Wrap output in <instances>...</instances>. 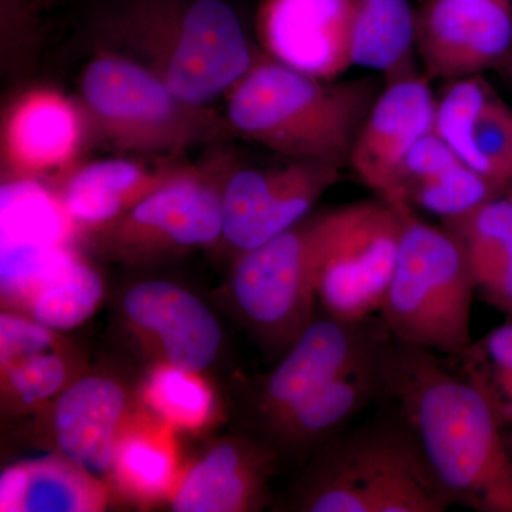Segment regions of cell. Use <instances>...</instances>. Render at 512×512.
<instances>
[{
    "label": "cell",
    "instance_id": "7a4b0ae2",
    "mask_svg": "<svg viewBox=\"0 0 512 512\" xmlns=\"http://www.w3.org/2000/svg\"><path fill=\"white\" fill-rule=\"evenodd\" d=\"M96 35L97 45L143 64L201 106L227 96L256 50L224 0H120L101 13Z\"/></svg>",
    "mask_w": 512,
    "mask_h": 512
},
{
    "label": "cell",
    "instance_id": "484cf974",
    "mask_svg": "<svg viewBox=\"0 0 512 512\" xmlns=\"http://www.w3.org/2000/svg\"><path fill=\"white\" fill-rule=\"evenodd\" d=\"M103 295L99 272L77 255L72 264L50 279L23 306L29 318L55 332H63L92 318Z\"/></svg>",
    "mask_w": 512,
    "mask_h": 512
},
{
    "label": "cell",
    "instance_id": "3957f363",
    "mask_svg": "<svg viewBox=\"0 0 512 512\" xmlns=\"http://www.w3.org/2000/svg\"><path fill=\"white\" fill-rule=\"evenodd\" d=\"M373 76L323 80L298 72L256 47L254 62L225 96L235 136L285 160L346 167L360 128L382 93Z\"/></svg>",
    "mask_w": 512,
    "mask_h": 512
},
{
    "label": "cell",
    "instance_id": "8992f818",
    "mask_svg": "<svg viewBox=\"0 0 512 512\" xmlns=\"http://www.w3.org/2000/svg\"><path fill=\"white\" fill-rule=\"evenodd\" d=\"M476 284L453 232L406 211L380 320L393 339L458 359L473 346Z\"/></svg>",
    "mask_w": 512,
    "mask_h": 512
},
{
    "label": "cell",
    "instance_id": "e0dca14e",
    "mask_svg": "<svg viewBox=\"0 0 512 512\" xmlns=\"http://www.w3.org/2000/svg\"><path fill=\"white\" fill-rule=\"evenodd\" d=\"M437 100L434 130L458 157L497 185L512 178V109L481 74L448 82Z\"/></svg>",
    "mask_w": 512,
    "mask_h": 512
},
{
    "label": "cell",
    "instance_id": "6da1fadb",
    "mask_svg": "<svg viewBox=\"0 0 512 512\" xmlns=\"http://www.w3.org/2000/svg\"><path fill=\"white\" fill-rule=\"evenodd\" d=\"M382 393L399 404L434 476L454 504L512 512V454L483 387L440 355L390 339Z\"/></svg>",
    "mask_w": 512,
    "mask_h": 512
},
{
    "label": "cell",
    "instance_id": "8fae6325",
    "mask_svg": "<svg viewBox=\"0 0 512 512\" xmlns=\"http://www.w3.org/2000/svg\"><path fill=\"white\" fill-rule=\"evenodd\" d=\"M407 210L380 198L359 202L355 217L330 248L320 271L318 302L330 318L362 322L379 313Z\"/></svg>",
    "mask_w": 512,
    "mask_h": 512
},
{
    "label": "cell",
    "instance_id": "ba28073f",
    "mask_svg": "<svg viewBox=\"0 0 512 512\" xmlns=\"http://www.w3.org/2000/svg\"><path fill=\"white\" fill-rule=\"evenodd\" d=\"M241 160L224 144L173 173L110 227L92 235L104 251L123 261L211 247L222 241V197Z\"/></svg>",
    "mask_w": 512,
    "mask_h": 512
},
{
    "label": "cell",
    "instance_id": "836d02e7",
    "mask_svg": "<svg viewBox=\"0 0 512 512\" xmlns=\"http://www.w3.org/2000/svg\"><path fill=\"white\" fill-rule=\"evenodd\" d=\"M55 333L29 316L3 312L0 315V366L55 349Z\"/></svg>",
    "mask_w": 512,
    "mask_h": 512
},
{
    "label": "cell",
    "instance_id": "1f68e13d",
    "mask_svg": "<svg viewBox=\"0 0 512 512\" xmlns=\"http://www.w3.org/2000/svg\"><path fill=\"white\" fill-rule=\"evenodd\" d=\"M42 6V0H0L3 72H22L32 62L39 43Z\"/></svg>",
    "mask_w": 512,
    "mask_h": 512
},
{
    "label": "cell",
    "instance_id": "277c9868",
    "mask_svg": "<svg viewBox=\"0 0 512 512\" xmlns=\"http://www.w3.org/2000/svg\"><path fill=\"white\" fill-rule=\"evenodd\" d=\"M93 141L128 157H180L235 136L225 114L191 103L130 57L99 47L79 94Z\"/></svg>",
    "mask_w": 512,
    "mask_h": 512
},
{
    "label": "cell",
    "instance_id": "f1b7e54d",
    "mask_svg": "<svg viewBox=\"0 0 512 512\" xmlns=\"http://www.w3.org/2000/svg\"><path fill=\"white\" fill-rule=\"evenodd\" d=\"M198 376L163 363L148 379V404L167 423L185 429L200 427L210 417L212 399Z\"/></svg>",
    "mask_w": 512,
    "mask_h": 512
},
{
    "label": "cell",
    "instance_id": "7402d4cb",
    "mask_svg": "<svg viewBox=\"0 0 512 512\" xmlns=\"http://www.w3.org/2000/svg\"><path fill=\"white\" fill-rule=\"evenodd\" d=\"M106 504L97 477L60 454L15 464L0 476V511L90 512Z\"/></svg>",
    "mask_w": 512,
    "mask_h": 512
},
{
    "label": "cell",
    "instance_id": "cb8c5ba5",
    "mask_svg": "<svg viewBox=\"0 0 512 512\" xmlns=\"http://www.w3.org/2000/svg\"><path fill=\"white\" fill-rule=\"evenodd\" d=\"M355 66L382 73L384 83L417 74L414 10L409 0H349Z\"/></svg>",
    "mask_w": 512,
    "mask_h": 512
},
{
    "label": "cell",
    "instance_id": "2e32d148",
    "mask_svg": "<svg viewBox=\"0 0 512 512\" xmlns=\"http://www.w3.org/2000/svg\"><path fill=\"white\" fill-rule=\"evenodd\" d=\"M121 306L131 328L154 345L165 365L200 375L217 359L220 322L183 286L160 279L138 282L124 293Z\"/></svg>",
    "mask_w": 512,
    "mask_h": 512
},
{
    "label": "cell",
    "instance_id": "7c38bea8",
    "mask_svg": "<svg viewBox=\"0 0 512 512\" xmlns=\"http://www.w3.org/2000/svg\"><path fill=\"white\" fill-rule=\"evenodd\" d=\"M390 339L382 320L313 319L262 380L256 410L266 434L303 402Z\"/></svg>",
    "mask_w": 512,
    "mask_h": 512
},
{
    "label": "cell",
    "instance_id": "83f0119b",
    "mask_svg": "<svg viewBox=\"0 0 512 512\" xmlns=\"http://www.w3.org/2000/svg\"><path fill=\"white\" fill-rule=\"evenodd\" d=\"M500 188L466 163L457 164L439 177L413 185L406 194V205L437 215L441 220H456L493 198Z\"/></svg>",
    "mask_w": 512,
    "mask_h": 512
},
{
    "label": "cell",
    "instance_id": "4316f807",
    "mask_svg": "<svg viewBox=\"0 0 512 512\" xmlns=\"http://www.w3.org/2000/svg\"><path fill=\"white\" fill-rule=\"evenodd\" d=\"M111 476L131 495L156 498L165 493L173 480V450L160 434L123 431Z\"/></svg>",
    "mask_w": 512,
    "mask_h": 512
},
{
    "label": "cell",
    "instance_id": "d590c367",
    "mask_svg": "<svg viewBox=\"0 0 512 512\" xmlns=\"http://www.w3.org/2000/svg\"><path fill=\"white\" fill-rule=\"evenodd\" d=\"M43 5H50V3L53 2V0H42Z\"/></svg>",
    "mask_w": 512,
    "mask_h": 512
},
{
    "label": "cell",
    "instance_id": "e575fe53",
    "mask_svg": "<svg viewBox=\"0 0 512 512\" xmlns=\"http://www.w3.org/2000/svg\"><path fill=\"white\" fill-rule=\"evenodd\" d=\"M503 66L507 67L508 74H510V77L512 79V59L505 60Z\"/></svg>",
    "mask_w": 512,
    "mask_h": 512
},
{
    "label": "cell",
    "instance_id": "ffe728a7",
    "mask_svg": "<svg viewBox=\"0 0 512 512\" xmlns=\"http://www.w3.org/2000/svg\"><path fill=\"white\" fill-rule=\"evenodd\" d=\"M178 163L173 158L151 167L126 156L83 160L52 185L80 235H94L120 220Z\"/></svg>",
    "mask_w": 512,
    "mask_h": 512
},
{
    "label": "cell",
    "instance_id": "d4e9b609",
    "mask_svg": "<svg viewBox=\"0 0 512 512\" xmlns=\"http://www.w3.org/2000/svg\"><path fill=\"white\" fill-rule=\"evenodd\" d=\"M0 218L2 248L73 245L80 235L53 185L43 181H2Z\"/></svg>",
    "mask_w": 512,
    "mask_h": 512
},
{
    "label": "cell",
    "instance_id": "30bf717a",
    "mask_svg": "<svg viewBox=\"0 0 512 512\" xmlns=\"http://www.w3.org/2000/svg\"><path fill=\"white\" fill-rule=\"evenodd\" d=\"M340 173L342 167L323 161L286 158L271 167L241 161L222 197V241L237 255L261 247L312 214Z\"/></svg>",
    "mask_w": 512,
    "mask_h": 512
},
{
    "label": "cell",
    "instance_id": "9a60e30c",
    "mask_svg": "<svg viewBox=\"0 0 512 512\" xmlns=\"http://www.w3.org/2000/svg\"><path fill=\"white\" fill-rule=\"evenodd\" d=\"M255 29L266 55L298 72L336 80L355 66L349 0H264Z\"/></svg>",
    "mask_w": 512,
    "mask_h": 512
},
{
    "label": "cell",
    "instance_id": "52a82bcc",
    "mask_svg": "<svg viewBox=\"0 0 512 512\" xmlns=\"http://www.w3.org/2000/svg\"><path fill=\"white\" fill-rule=\"evenodd\" d=\"M359 202L315 210L261 247L235 259L231 292L242 318L269 350L285 352L311 325L330 248Z\"/></svg>",
    "mask_w": 512,
    "mask_h": 512
},
{
    "label": "cell",
    "instance_id": "9c48e42d",
    "mask_svg": "<svg viewBox=\"0 0 512 512\" xmlns=\"http://www.w3.org/2000/svg\"><path fill=\"white\" fill-rule=\"evenodd\" d=\"M93 143L79 99L52 84L16 90L0 114L2 181L55 184L84 160Z\"/></svg>",
    "mask_w": 512,
    "mask_h": 512
},
{
    "label": "cell",
    "instance_id": "d6986e66",
    "mask_svg": "<svg viewBox=\"0 0 512 512\" xmlns=\"http://www.w3.org/2000/svg\"><path fill=\"white\" fill-rule=\"evenodd\" d=\"M276 451L266 441L224 440L187 471L171 500L177 512L258 510L268 495Z\"/></svg>",
    "mask_w": 512,
    "mask_h": 512
},
{
    "label": "cell",
    "instance_id": "5bb4252c",
    "mask_svg": "<svg viewBox=\"0 0 512 512\" xmlns=\"http://www.w3.org/2000/svg\"><path fill=\"white\" fill-rule=\"evenodd\" d=\"M437 100L423 73L384 83L360 128L349 167L377 198L400 205L403 164L421 137L434 128Z\"/></svg>",
    "mask_w": 512,
    "mask_h": 512
},
{
    "label": "cell",
    "instance_id": "44dd1931",
    "mask_svg": "<svg viewBox=\"0 0 512 512\" xmlns=\"http://www.w3.org/2000/svg\"><path fill=\"white\" fill-rule=\"evenodd\" d=\"M390 339L276 424L266 443L275 451L319 448L342 433L343 427L382 393L383 356Z\"/></svg>",
    "mask_w": 512,
    "mask_h": 512
},
{
    "label": "cell",
    "instance_id": "603a6c76",
    "mask_svg": "<svg viewBox=\"0 0 512 512\" xmlns=\"http://www.w3.org/2000/svg\"><path fill=\"white\" fill-rule=\"evenodd\" d=\"M466 255L476 291L512 318V201L493 198L456 220L444 221Z\"/></svg>",
    "mask_w": 512,
    "mask_h": 512
},
{
    "label": "cell",
    "instance_id": "ac0fdd59",
    "mask_svg": "<svg viewBox=\"0 0 512 512\" xmlns=\"http://www.w3.org/2000/svg\"><path fill=\"white\" fill-rule=\"evenodd\" d=\"M127 412V392L116 380L93 375L73 382L53 400L57 453L93 476L111 474Z\"/></svg>",
    "mask_w": 512,
    "mask_h": 512
},
{
    "label": "cell",
    "instance_id": "f546056e",
    "mask_svg": "<svg viewBox=\"0 0 512 512\" xmlns=\"http://www.w3.org/2000/svg\"><path fill=\"white\" fill-rule=\"evenodd\" d=\"M458 360L463 372L483 387L504 424H512V318L473 343Z\"/></svg>",
    "mask_w": 512,
    "mask_h": 512
},
{
    "label": "cell",
    "instance_id": "8d00e7d4",
    "mask_svg": "<svg viewBox=\"0 0 512 512\" xmlns=\"http://www.w3.org/2000/svg\"><path fill=\"white\" fill-rule=\"evenodd\" d=\"M507 59H512V49H511L510 55H508Z\"/></svg>",
    "mask_w": 512,
    "mask_h": 512
},
{
    "label": "cell",
    "instance_id": "5b68a950",
    "mask_svg": "<svg viewBox=\"0 0 512 512\" xmlns=\"http://www.w3.org/2000/svg\"><path fill=\"white\" fill-rule=\"evenodd\" d=\"M296 505L308 512H443L454 501L400 420L343 431L322 444Z\"/></svg>",
    "mask_w": 512,
    "mask_h": 512
},
{
    "label": "cell",
    "instance_id": "4dcf8cb0",
    "mask_svg": "<svg viewBox=\"0 0 512 512\" xmlns=\"http://www.w3.org/2000/svg\"><path fill=\"white\" fill-rule=\"evenodd\" d=\"M2 367L3 393L23 409L56 399L66 389L69 366L56 349Z\"/></svg>",
    "mask_w": 512,
    "mask_h": 512
},
{
    "label": "cell",
    "instance_id": "d6a6232c",
    "mask_svg": "<svg viewBox=\"0 0 512 512\" xmlns=\"http://www.w3.org/2000/svg\"><path fill=\"white\" fill-rule=\"evenodd\" d=\"M460 163H464V161L433 128L430 133L417 141L416 146L412 148L404 161L402 184H400V205L410 208L407 207L404 200H406L407 191L413 185L439 177L440 174L446 173Z\"/></svg>",
    "mask_w": 512,
    "mask_h": 512
},
{
    "label": "cell",
    "instance_id": "4fadbf2b",
    "mask_svg": "<svg viewBox=\"0 0 512 512\" xmlns=\"http://www.w3.org/2000/svg\"><path fill=\"white\" fill-rule=\"evenodd\" d=\"M414 49L429 80L501 66L512 49L511 0H424L414 10Z\"/></svg>",
    "mask_w": 512,
    "mask_h": 512
}]
</instances>
